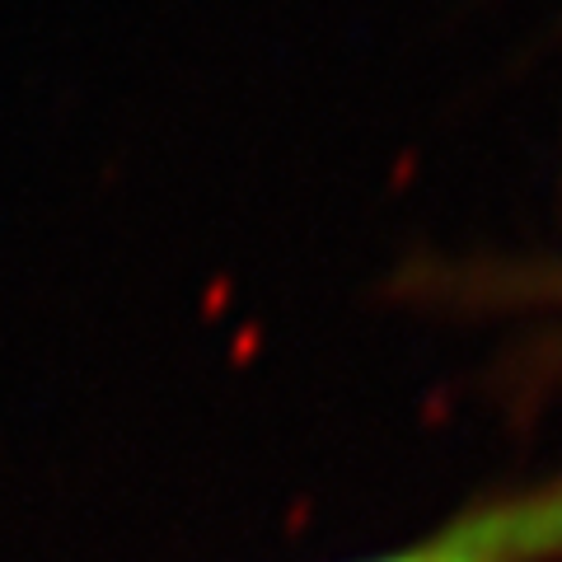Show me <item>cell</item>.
<instances>
[{
	"mask_svg": "<svg viewBox=\"0 0 562 562\" xmlns=\"http://www.w3.org/2000/svg\"><path fill=\"white\" fill-rule=\"evenodd\" d=\"M361 562H562V473L483 497L431 535Z\"/></svg>",
	"mask_w": 562,
	"mask_h": 562,
	"instance_id": "obj_1",
	"label": "cell"
},
{
	"mask_svg": "<svg viewBox=\"0 0 562 562\" xmlns=\"http://www.w3.org/2000/svg\"><path fill=\"white\" fill-rule=\"evenodd\" d=\"M431 295L492 305V310H535L553 314L562 338V262H473V268L441 272Z\"/></svg>",
	"mask_w": 562,
	"mask_h": 562,
	"instance_id": "obj_2",
	"label": "cell"
}]
</instances>
